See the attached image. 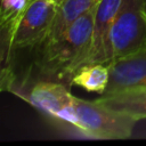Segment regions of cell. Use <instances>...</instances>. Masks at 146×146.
Masks as SVG:
<instances>
[{"label": "cell", "mask_w": 146, "mask_h": 146, "mask_svg": "<svg viewBox=\"0 0 146 146\" xmlns=\"http://www.w3.org/2000/svg\"><path fill=\"white\" fill-rule=\"evenodd\" d=\"M57 3L52 0H27L19 16L6 29L8 50L43 44L52 25Z\"/></svg>", "instance_id": "3957f363"}, {"label": "cell", "mask_w": 146, "mask_h": 146, "mask_svg": "<svg viewBox=\"0 0 146 146\" xmlns=\"http://www.w3.org/2000/svg\"><path fill=\"white\" fill-rule=\"evenodd\" d=\"M96 7L74 21L59 36L42 46L38 64L42 74L68 82L80 68L90 48Z\"/></svg>", "instance_id": "6da1fadb"}, {"label": "cell", "mask_w": 146, "mask_h": 146, "mask_svg": "<svg viewBox=\"0 0 146 146\" xmlns=\"http://www.w3.org/2000/svg\"><path fill=\"white\" fill-rule=\"evenodd\" d=\"M146 0H122L111 29L113 60L146 49Z\"/></svg>", "instance_id": "277c9868"}, {"label": "cell", "mask_w": 146, "mask_h": 146, "mask_svg": "<svg viewBox=\"0 0 146 146\" xmlns=\"http://www.w3.org/2000/svg\"><path fill=\"white\" fill-rule=\"evenodd\" d=\"M121 3L122 0H100L97 5L90 48L80 68L92 64L110 65L113 62L111 29Z\"/></svg>", "instance_id": "5b68a950"}, {"label": "cell", "mask_w": 146, "mask_h": 146, "mask_svg": "<svg viewBox=\"0 0 146 146\" xmlns=\"http://www.w3.org/2000/svg\"><path fill=\"white\" fill-rule=\"evenodd\" d=\"M145 18H146V10H145Z\"/></svg>", "instance_id": "4fadbf2b"}, {"label": "cell", "mask_w": 146, "mask_h": 146, "mask_svg": "<svg viewBox=\"0 0 146 146\" xmlns=\"http://www.w3.org/2000/svg\"><path fill=\"white\" fill-rule=\"evenodd\" d=\"M95 100L107 108L128 114L137 121L146 119V88L121 90L103 95Z\"/></svg>", "instance_id": "ba28073f"}, {"label": "cell", "mask_w": 146, "mask_h": 146, "mask_svg": "<svg viewBox=\"0 0 146 146\" xmlns=\"http://www.w3.org/2000/svg\"><path fill=\"white\" fill-rule=\"evenodd\" d=\"M110 80L103 95L133 88H146V49L115 59L108 65Z\"/></svg>", "instance_id": "52a82bcc"}, {"label": "cell", "mask_w": 146, "mask_h": 146, "mask_svg": "<svg viewBox=\"0 0 146 146\" xmlns=\"http://www.w3.org/2000/svg\"><path fill=\"white\" fill-rule=\"evenodd\" d=\"M110 80L108 65L92 64L81 67L70 79L68 84L79 86L87 91L104 94Z\"/></svg>", "instance_id": "30bf717a"}, {"label": "cell", "mask_w": 146, "mask_h": 146, "mask_svg": "<svg viewBox=\"0 0 146 146\" xmlns=\"http://www.w3.org/2000/svg\"><path fill=\"white\" fill-rule=\"evenodd\" d=\"M22 97L49 117L71 124L73 95L63 83L39 82Z\"/></svg>", "instance_id": "8992f818"}, {"label": "cell", "mask_w": 146, "mask_h": 146, "mask_svg": "<svg viewBox=\"0 0 146 146\" xmlns=\"http://www.w3.org/2000/svg\"><path fill=\"white\" fill-rule=\"evenodd\" d=\"M27 0H2L1 5V26H9L23 11Z\"/></svg>", "instance_id": "8fae6325"}, {"label": "cell", "mask_w": 146, "mask_h": 146, "mask_svg": "<svg viewBox=\"0 0 146 146\" xmlns=\"http://www.w3.org/2000/svg\"><path fill=\"white\" fill-rule=\"evenodd\" d=\"M52 1H54L55 3H57V5H59V3H60V2L63 1V0H52Z\"/></svg>", "instance_id": "7c38bea8"}, {"label": "cell", "mask_w": 146, "mask_h": 146, "mask_svg": "<svg viewBox=\"0 0 146 146\" xmlns=\"http://www.w3.org/2000/svg\"><path fill=\"white\" fill-rule=\"evenodd\" d=\"M99 1L100 0H63L57 6V11L52 25L43 44L52 41L62 33H64L74 21H76L88 10L95 8Z\"/></svg>", "instance_id": "9c48e42d"}, {"label": "cell", "mask_w": 146, "mask_h": 146, "mask_svg": "<svg viewBox=\"0 0 146 146\" xmlns=\"http://www.w3.org/2000/svg\"><path fill=\"white\" fill-rule=\"evenodd\" d=\"M137 120L98 104L73 96L71 125L94 139H127L131 136Z\"/></svg>", "instance_id": "7a4b0ae2"}]
</instances>
